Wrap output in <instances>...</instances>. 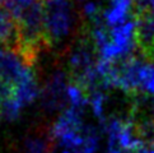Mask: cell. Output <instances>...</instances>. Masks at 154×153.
<instances>
[{
    "instance_id": "1",
    "label": "cell",
    "mask_w": 154,
    "mask_h": 153,
    "mask_svg": "<svg viewBox=\"0 0 154 153\" xmlns=\"http://www.w3.org/2000/svg\"><path fill=\"white\" fill-rule=\"evenodd\" d=\"M42 10L46 50L68 51L87 22L76 0H42Z\"/></svg>"
},
{
    "instance_id": "2",
    "label": "cell",
    "mask_w": 154,
    "mask_h": 153,
    "mask_svg": "<svg viewBox=\"0 0 154 153\" xmlns=\"http://www.w3.org/2000/svg\"><path fill=\"white\" fill-rule=\"evenodd\" d=\"M28 68L31 67H27L15 51L0 46V79L2 80L17 87L19 82L24 78Z\"/></svg>"
},
{
    "instance_id": "3",
    "label": "cell",
    "mask_w": 154,
    "mask_h": 153,
    "mask_svg": "<svg viewBox=\"0 0 154 153\" xmlns=\"http://www.w3.org/2000/svg\"><path fill=\"white\" fill-rule=\"evenodd\" d=\"M17 42L18 35L15 19L3 5H0V45L14 51Z\"/></svg>"
},
{
    "instance_id": "4",
    "label": "cell",
    "mask_w": 154,
    "mask_h": 153,
    "mask_svg": "<svg viewBox=\"0 0 154 153\" xmlns=\"http://www.w3.org/2000/svg\"><path fill=\"white\" fill-rule=\"evenodd\" d=\"M37 2H40V0H0L2 5L14 18H17L26 8H28L29 5Z\"/></svg>"
},
{
    "instance_id": "5",
    "label": "cell",
    "mask_w": 154,
    "mask_h": 153,
    "mask_svg": "<svg viewBox=\"0 0 154 153\" xmlns=\"http://www.w3.org/2000/svg\"><path fill=\"white\" fill-rule=\"evenodd\" d=\"M141 93L154 97V63H148L141 83Z\"/></svg>"
},
{
    "instance_id": "6",
    "label": "cell",
    "mask_w": 154,
    "mask_h": 153,
    "mask_svg": "<svg viewBox=\"0 0 154 153\" xmlns=\"http://www.w3.org/2000/svg\"><path fill=\"white\" fill-rule=\"evenodd\" d=\"M47 145V139L45 138H31L26 140L27 153H45Z\"/></svg>"
},
{
    "instance_id": "7",
    "label": "cell",
    "mask_w": 154,
    "mask_h": 153,
    "mask_svg": "<svg viewBox=\"0 0 154 153\" xmlns=\"http://www.w3.org/2000/svg\"><path fill=\"white\" fill-rule=\"evenodd\" d=\"M149 116L154 120V97H153V100L149 103Z\"/></svg>"
},
{
    "instance_id": "8",
    "label": "cell",
    "mask_w": 154,
    "mask_h": 153,
    "mask_svg": "<svg viewBox=\"0 0 154 153\" xmlns=\"http://www.w3.org/2000/svg\"><path fill=\"white\" fill-rule=\"evenodd\" d=\"M146 60H148V61H150V63H154V48H153V50L150 51L149 55H148Z\"/></svg>"
}]
</instances>
